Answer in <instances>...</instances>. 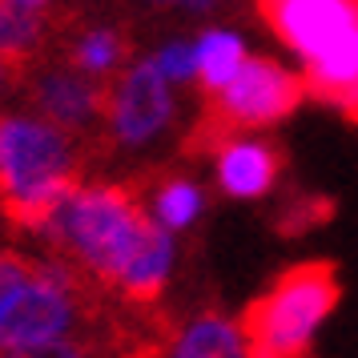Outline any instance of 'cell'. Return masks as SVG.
<instances>
[{"instance_id": "14", "label": "cell", "mask_w": 358, "mask_h": 358, "mask_svg": "<svg viewBox=\"0 0 358 358\" xmlns=\"http://www.w3.org/2000/svg\"><path fill=\"white\" fill-rule=\"evenodd\" d=\"M41 45H45V17L17 0H0V57L29 69Z\"/></svg>"}, {"instance_id": "20", "label": "cell", "mask_w": 358, "mask_h": 358, "mask_svg": "<svg viewBox=\"0 0 358 358\" xmlns=\"http://www.w3.org/2000/svg\"><path fill=\"white\" fill-rule=\"evenodd\" d=\"M20 77H24V69L13 65L8 57H0V93H4V89H8L13 81H20Z\"/></svg>"}, {"instance_id": "5", "label": "cell", "mask_w": 358, "mask_h": 358, "mask_svg": "<svg viewBox=\"0 0 358 358\" xmlns=\"http://www.w3.org/2000/svg\"><path fill=\"white\" fill-rule=\"evenodd\" d=\"M302 97H306L302 73L286 69L274 57H245L242 69L217 93L206 97L201 121L189 133V149L194 153H213L234 133L278 125L302 105Z\"/></svg>"}, {"instance_id": "1", "label": "cell", "mask_w": 358, "mask_h": 358, "mask_svg": "<svg viewBox=\"0 0 358 358\" xmlns=\"http://www.w3.org/2000/svg\"><path fill=\"white\" fill-rule=\"evenodd\" d=\"M85 153L77 137L45 117H0V217L17 229L41 234L81 185Z\"/></svg>"}, {"instance_id": "18", "label": "cell", "mask_w": 358, "mask_h": 358, "mask_svg": "<svg viewBox=\"0 0 358 358\" xmlns=\"http://www.w3.org/2000/svg\"><path fill=\"white\" fill-rule=\"evenodd\" d=\"M157 73H162L165 81H194V45L189 41H169L157 57Z\"/></svg>"}, {"instance_id": "13", "label": "cell", "mask_w": 358, "mask_h": 358, "mask_svg": "<svg viewBox=\"0 0 358 358\" xmlns=\"http://www.w3.org/2000/svg\"><path fill=\"white\" fill-rule=\"evenodd\" d=\"M206 206V197H201V185L189 178H181V173H169V178L153 181V189H149V217L157 222L162 229H189L197 222V213Z\"/></svg>"}, {"instance_id": "7", "label": "cell", "mask_w": 358, "mask_h": 358, "mask_svg": "<svg viewBox=\"0 0 358 358\" xmlns=\"http://www.w3.org/2000/svg\"><path fill=\"white\" fill-rule=\"evenodd\" d=\"M105 97H109V85L97 77H85L73 65L41 69L33 77L36 113L52 121L57 129L73 133L77 141L89 137L93 129H105Z\"/></svg>"}, {"instance_id": "10", "label": "cell", "mask_w": 358, "mask_h": 358, "mask_svg": "<svg viewBox=\"0 0 358 358\" xmlns=\"http://www.w3.org/2000/svg\"><path fill=\"white\" fill-rule=\"evenodd\" d=\"M162 358H245L242 330L222 310H201L185 326L169 330Z\"/></svg>"}, {"instance_id": "19", "label": "cell", "mask_w": 358, "mask_h": 358, "mask_svg": "<svg viewBox=\"0 0 358 358\" xmlns=\"http://www.w3.org/2000/svg\"><path fill=\"white\" fill-rule=\"evenodd\" d=\"M145 4H157V8H189V13H210V8H217V0H145Z\"/></svg>"}, {"instance_id": "11", "label": "cell", "mask_w": 358, "mask_h": 358, "mask_svg": "<svg viewBox=\"0 0 358 358\" xmlns=\"http://www.w3.org/2000/svg\"><path fill=\"white\" fill-rule=\"evenodd\" d=\"M245 61V45L238 33H226V29H210L194 41V77L197 85L206 89V97L217 93L222 85L242 69Z\"/></svg>"}, {"instance_id": "17", "label": "cell", "mask_w": 358, "mask_h": 358, "mask_svg": "<svg viewBox=\"0 0 358 358\" xmlns=\"http://www.w3.org/2000/svg\"><path fill=\"white\" fill-rule=\"evenodd\" d=\"M109 346L101 342H89V338H61L52 346H41V350H20V355H0V358H105ZM117 355V350H113ZM121 358V355H117Z\"/></svg>"}, {"instance_id": "4", "label": "cell", "mask_w": 358, "mask_h": 358, "mask_svg": "<svg viewBox=\"0 0 358 358\" xmlns=\"http://www.w3.org/2000/svg\"><path fill=\"white\" fill-rule=\"evenodd\" d=\"M342 282L330 262L290 266L238 318L245 358H310V342L334 314Z\"/></svg>"}, {"instance_id": "16", "label": "cell", "mask_w": 358, "mask_h": 358, "mask_svg": "<svg viewBox=\"0 0 358 358\" xmlns=\"http://www.w3.org/2000/svg\"><path fill=\"white\" fill-rule=\"evenodd\" d=\"M36 274V258L17 254V250H0V310L20 294V286Z\"/></svg>"}, {"instance_id": "6", "label": "cell", "mask_w": 358, "mask_h": 358, "mask_svg": "<svg viewBox=\"0 0 358 358\" xmlns=\"http://www.w3.org/2000/svg\"><path fill=\"white\" fill-rule=\"evenodd\" d=\"M169 121H173V97H169V81L157 73V61L153 57L133 61L117 77V85H109L105 137L113 145L137 149L169 129Z\"/></svg>"}, {"instance_id": "15", "label": "cell", "mask_w": 358, "mask_h": 358, "mask_svg": "<svg viewBox=\"0 0 358 358\" xmlns=\"http://www.w3.org/2000/svg\"><path fill=\"white\" fill-rule=\"evenodd\" d=\"M334 217V201L326 194H294L282 213H278V234H286V238H302L310 229L326 226Z\"/></svg>"}, {"instance_id": "9", "label": "cell", "mask_w": 358, "mask_h": 358, "mask_svg": "<svg viewBox=\"0 0 358 358\" xmlns=\"http://www.w3.org/2000/svg\"><path fill=\"white\" fill-rule=\"evenodd\" d=\"M169 270H173V238H169V229H162L149 217V226L141 229L121 278L113 282V294L133 310H149L162 298Z\"/></svg>"}, {"instance_id": "2", "label": "cell", "mask_w": 358, "mask_h": 358, "mask_svg": "<svg viewBox=\"0 0 358 358\" xmlns=\"http://www.w3.org/2000/svg\"><path fill=\"white\" fill-rule=\"evenodd\" d=\"M149 226V210L137 185L121 181H93L77 185L61 201V210L49 217L41 238L52 245L57 258L77 266L89 282L113 294V282L121 278L133 245Z\"/></svg>"}, {"instance_id": "22", "label": "cell", "mask_w": 358, "mask_h": 358, "mask_svg": "<svg viewBox=\"0 0 358 358\" xmlns=\"http://www.w3.org/2000/svg\"><path fill=\"white\" fill-rule=\"evenodd\" d=\"M346 117H350V121H355V125H358V97H355V105L346 109Z\"/></svg>"}, {"instance_id": "12", "label": "cell", "mask_w": 358, "mask_h": 358, "mask_svg": "<svg viewBox=\"0 0 358 358\" xmlns=\"http://www.w3.org/2000/svg\"><path fill=\"white\" fill-rule=\"evenodd\" d=\"M129 41L121 29H109V24H93V29H85L77 33V41L69 45V65L81 69L85 77H109L117 69L129 61Z\"/></svg>"}, {"instance_id": "8", "label": "cell", "mask_w": 358, "mask_h": 358, "mask_svg": "<svg viewBox=\"0 0 358 358\" xmlns=\"http://www.w3.org/2000/svg\"><path fill=\"white\" fill-rule=\"evenodd\" d=\"M282 149L262 137H242L234 133L213 149V165H217V185L222 194L250 201V197H266L282 178Z\"/></svg>"}, {"instance_id": "3", "label": "cell", "mask_w": 358, "mask_h": 358, "mask_svg": "<svg viewBox=\"0 0 358 358\" xmlns=\"http://www.w3.org/2000/svg\"><path fill=\"white\" fill-rule=\"evenodd\" d=\"M254 8L302 61L306 97L346 113L358 97V0H254Z\"/></svg>"}, {"instance_id": "21", "label": "cell", "mask_w": 358, "mask_h": 358, "mask_svg": "<svg viewBox=\"0 0 358 358\" xmlns=\"http://www.w3.org/2000/svg\"><path fill=\"white\" fill-rule=\"evenodd\" d=\"M17 4H24V8H33V13H41V8L49 4V0H17Z\"/></svg>"}]
</instances>
